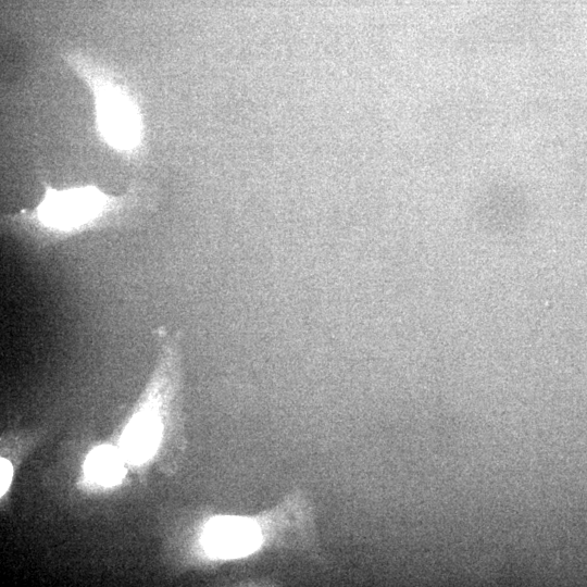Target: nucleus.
I'll use <instances>...</instances> for the list:
<instances>
[{
  "mask_svg": "<svg viewBox=\"0 0 587 587\" xmlns=\"http://www.w3.org/2000/svg\"><path fill=\"white\" fill-rule=\"evenodd\" d=\"M12 477V465L7 459L0 460V495L2 496L9 488Z\"/></svg>",
  "mask_w": 587,
  "mask_h": 587,
  "instance_id": "6",
  "label": "nucleus"
},
{
  "mask_svg": "<svg viewBox=\"0 0 587 587\" xmlns=\"http://www.w3.org/2000/svg\"><path fill=\"white\" fill-rule=\"evenodd\" d=\"M95 90L97 118L103 138L118 151H135L141 127L134 102L111 83H96Z\"/></svg>",
  "mask_w": 587,
  "mask_h": 587,
  "instance_id": "2",
  "label": "nucleus"
},
{
  "mask_svg": "<svg viewBox=\"0 0 587 587\" xmlns=\"http://www.w3.org/2000/svg\"><path fill=\"white\" fill-rule=\"evenodd\" d=\"M125 198L107 195L93 186L54 189L46 185L39 204L33 211L15 214L10 224L48 245L115 224L127 204Z\"/></svg>",
  "mask_w": 587,
  "mask_h": 587,
  "instance_id": "1",
  "label": "nucleus"
},
{
  "mask_svg": "<svg viewBox=\"0 0 587 587\" xmlns=\"http://www.w3.org/2000/svg\"><path fill=\"white\" fill-rule=\"evenodd\" d=\"M124 459L123 452L113 447H98L86 459V474L98 484L115 485L125 474Z\"/></svg>",
  "mask_w": 587,
  "mask_h": 587,
  "instance_id": "5",
  "label": "nucleus"
},
{
  "mask_svg": "<svg viewBox=\"0 0 587 587\" xmlns=\"http://www.w3.org/2000/svg\"><path fill=\"white\" fill-rule=\"evenodd\" d=\"M207 552L216 558H238L253 552L261 542L258 526L241 517H217L208 523L202 535Z\"/></svg>",
  "mask_w": 587,
  "mask_h": 587,
  "instance_id": "3",
  "label": "nucleus"
},
{
  "mask_svg": "<svg viewBox=\"0 0 587 587\" xmlns=\"http://www.w3.org/2000/svg\"><path fill=\"white\" fill-rule=\"evenodd\" d=\"M160 438V424L151 411L141 412L126 427L122 452L129 462L140 463L150 458Z\"/></svg>",
  "mask_w": 587,
  "mask_h": 587,
  "instance_id": "4",
  "label": "nucleus"
}]
</instances>
